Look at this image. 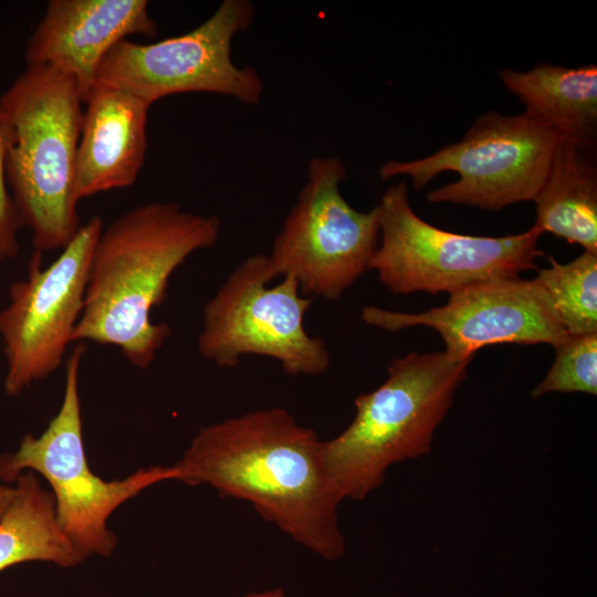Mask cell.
<instances>
[{"label":"cell","mask_w":597,"mask_h":597,"mask_svg":"<svg viewBox=\"0 0 597 597\" xmlns=\"http://www.w3.org/2000/svg\"><path fill=\"white\" fill-rule=\"evenodd\" d=\"M242 597H285V593L282 587H275L260 591H250Z\"/></svg>","instance_id":"22"},{"label":"cell","mask_w":597,"mask_h":597,"mask_svg":"<svg viewBox=\"0 0 597 597\" xmlns=\"http://www.w3.org/2000/svg\"><path fill=\"white\" fill-rule=\"evenodd\" d=\"M273 279L268 254L238 264L203 307L199 354L222 368L238 366L243 355H260L277 360L291 376L325 373L326 343L304 328L314 298L303 295L292 276L268 286Z\"/></svg>","instance_id":"8"},{"label":"cell","mask_w":597,"mask_h":597,"mask_svg":"<svg viewBox=\"0 0 597 597\" xmlns=\"http://www.w3.org/2000/svg\"><path fill=\"white\" fill-rule=\"evenodd\" d=\"M548 259L549 266L541 269L534 280L559 323L572 335L597 333V253L584 250L566 264Z\"/></svg>","instance_id":"18"},{"label":"cell","mask_w":597,"mask_h":597,"mask_svg":"<svg viewBox=\"0 0 597 597\" xmlns=\"http://www.w3.org/2000/svg\"><path fill=\"white\" fill-rule=\"evenodd\" d=\"M534 202L543 233L597 253L596 146L559 138Z\"/></svg>","instance_id":"16"},{"label":"cell","mask_w":597,"mask_h":597,"mask_svg":"<svg viewBox=\"0 0 597 597\" xmlns=\"http://www.w3.org/2000/svg\"><path fill=\"white\" fill-rule=\"evenodd\" d=\"M449 295L447 304L422 313L364 306L360 318L388 332L430 327L442 337L444 350L460 357H473L480 348L494 344L543 343L554 347L568 335L534 279H493Z\"/></svg>","instance_id":"12"},{"label":"cell","mask_w":597,"mask_h":597,"mask_svg":"<svg viewBox=\"0 0 597 597\" xmlns=\"http://www.w3.org/2000/svg\"><path fill=\"white\" fill-rule=\"evenodd\" d=\"M83 104L75 80L50 65L27 66L0 96L8 186L40 253L63 249L81 227L75 164Z\"/></svg>","instance_id":"3"},{"label":"cell","mask_w":597,"mask_h":597,"mask_svg":"<svg viewBox=\"0 0 597 597\" xmlns=\"http://www.w3.org/2000/svg\"><path fill=\"white\" fill-rule=\"evenodd\" d=\"M249 0H224L197 28L151 43L118 42L98 66L96 85L129 93L149 106L180 93H213L255 105L263 81L231 57L234 36L253 22Z\"/></svg>","instance_id":"10"},{"label":"cell","mask_w":597,"mask_h":597,"mask_svg":"<svg viewBox=\"0 0 597 597\" xmlns=\"http://www.w3.org/2000/svg\"><path fill=\"white\" fill-rule=\"evenodd\" d=\"M380 245L369 263L378 280L397 294H452L474 283L516 277L543 255L535 226L505 237L460 234L416 214L405 181L390 186L376 206Z\"/></svg>","instance_id":"6"},{"label":"cell","mask_w":597,"mask_h":597,"mask_svg":"<svg viewBox=\"0 0 597 597\" xmlns=\"http://www.w3.org/2000/svg\"><path fill=\"white\" fill-rule=\"evenodd\" d=\"M8 127L0 111V262L14 258L19 250V230L23 226L11 196L6 172Z\"/></svg>","instance_id":"20"},{"label":"cell","mask_w":597,"mask_h":597,"mask_svg":"<svg viewBox=\"0 0 597 597\" xmlns=\"http://www.w3.org/2000/svg\"><path fill=\"white\" fill-rule=\"evenodd\" d=\"M103 220L81 224L61 254L46 268L32 255L27 276L11 284L0 311V336L7 370L3 390L15 397L61 367L82 315L90 263Z\"/></svg>","instance_id":"11"},{"label":"cell","mask_w":597,"mask_h":597,"mask_svg":"<svg viewBox=\"0 0 597 597\" xmlns=\"http://www.w3.org/2000/svg\"><path fill=\"white\" fill-rule=\"evenodd\" d=\"M504 86L525 106V113L559 138L587 146L597 140V67L540 63L532 70L500 72Z\"/></svg>","instance_id":"15"},{"label":"cell","mask_w":597,"mask_h":597,"mask_svg":"<svg viewBox=\"0 0 597 597\" xmlns=\"http://www.w3.org/2000/svg\"><path fill=\"white\" fill-rule=\"evenodd\" d=\"M471 359L446 350L409 353L391 360L378 388L357 396L348 427L323 441L327 475L341 501L365 499L383 484L389 467L431 451Z\"/></svg>","instance_id":"4"},{"label":"cell","mask_w":597,"mask_h":597,"mask_svg":"<svg viewBox=\"0 0 597 597\" xmlns=\"http://www.w3.org/2000/svg\"><path fill=\"white\" fill-rule=\"evenodd\" d=\"M221 220L184 210L175 202L135 207L103 227L95 243L73 343L117 347L146 369L172 329L154 323V307L167 296L174 272L199 250L214 247Z\"/></svg>","instance_id":"2"},{"label":"cell","mask_w":597,"mask_h":597,"mask_svg":"<svg viewBox=\"0 0 597 597\" xmlns=\"http://www.w3.org/2000/svg\"><path fill=\"white\" fill-rule=\"evenodd\" d=\"M148 7L146 0H51L28 39L27 64L71 75L85 103L112 48L129 35H157Z\"/></svg>","instance_id":"13"},{"label":"cell","mask_w":597,"mask_h":597,"mask_svg":"<svg viewBox=\"0 0 597 597\" xmlns=\"http://www.w3.org/2000/svg\"><path fill=\"white\" fill-rule=\"evenodd\" d=\"M555 348V360L531 396L548 392L597 394V333L568 334Z\"/></svg>","instance_id":"19"},{"label":"cell","mask_w":597,"mask_h":597,"mask_svg":"<svg viewBox=\"0 0 597 597\" xmlns=\"http://www.w3.org/2000/svg\"><path fill=\"white\" fill-rule=\"evenodd\" d=\"M86 346L77 343L65 359L62 402L44 431L25 433L14 452L0 457V480L13 483L25 471L43 478L54 498L56 520L84 558L112 555L117 537L108 528L111 515L145 489L178 481L177 468H140L123 479L106 481L88 464L80 400V366Z\"/></svg>","instance_id":"5"},{"label":"cell","mask_w":597,"mask_h":597,"mask_svg":"<svg viewBox=\"0 0 597 597\" xmlns=\"http://www.w3.org/2000/svg\"><path fill=\"white\" fill-rule=\"evenodd\" d=\"M346 165L310 160L306 180L268 254L274 279L292 276L303 295L338 300L366 271L379 238L378 212L354 209L341 193Z\"/></svg>","instance_id":"9"},{"label":"cell","mask_w":597,"mask_h":597,"mask_svg":"<svg viewBox=\"0 0 597 597\" xmlns=\"http://www.w3.org/2000/svg\"><path fill=\"white\" fill-rule=\"evenodd\" d=\"M14 493V486L9 484L0 485V517L7 510Z\"/></svg>","instance_id":"21"},{"label":"cell","mask_w":597,"mask_h":597,"mask_svg":"<svg viewBox=\"0 0 597 597\" xmlns=\"http://www.w3.org/2000/svg\"><path fill=\"white\" fill-rule=\"evenodd\" d=\"M175 467L178 481L249 502L312 553L327 561L344 555L342 501L327 475L323 440L287 410L260 409L202 427Z\"/></svg>","instance_id":"1"},{"label":"cell","mask_w":597,"mask_h":597,"mask_svg":"<svg viewBox=\"0 0 597 597\" xmlns=\"http://www.w3.org/2000/svg\"><path fill=\"white\" fill-rule=\"evenodd\" d=\"M13 496L0 517V572L25 562L67 568L85 558L60 527L54 498L31 471L13 482Z\"/></svg>","instance_id":"17"},{"label":"cell","mask_w":597,"mask_h":597,"mask_svg":"<svg viewBox=\"0 0 597 597\" xmlns=\"http://www.w3.org/2000/svg\"><path fill=\"white\" fill-rule=\"evenodd\" d=\"M75 164V197L132 186L147 151L149 105L138 97L96 85L84 103Z\"/></svg>","instance_id":"14"},{"label":"cell","mask_w":597,"mask_h":597,"mask_svg":"<svg viewBox=\"0 0 597 597\" xmlns=\"http://www.w3.org/2000/svg\"><path fill=\"white\" fill-rule=\"evenodd\" d=\"M557 134L527 113L504 116L494 111L479 116L458 143L409 161L388 160L379 177L408 176L416 190L436 176L453 171L459 179L431 190V203L467 205L498 211L534 201L547 176Z\"/></svg>","instance_id":"7"}]
</instances>
